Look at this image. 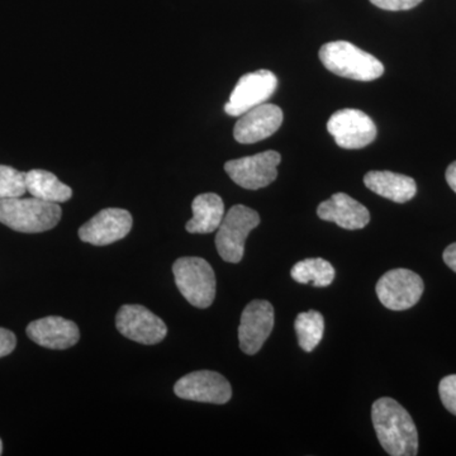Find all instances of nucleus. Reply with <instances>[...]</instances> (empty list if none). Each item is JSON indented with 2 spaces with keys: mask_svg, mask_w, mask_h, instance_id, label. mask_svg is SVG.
<instances>
[{
  "mask_svg": "<svg viewBox=\"0 0 456 456\" xmlns=\"http://www.w3.org/2000/svg\"><path fill=\"white\" fill-rule=\"evenodd\" d=\"M370 3L384 11L399 12L415 8L422 0H370Z\"/></svg>",
  "mask_w": 456,
  "mask_h": 456,
  "instance_id": "24",
  "label": "nucleus"
},
{
  "mask_svg": "<svg viewBox=\"0 0 456 456\" xmlns=\"http://www.w3.org/2000/svg\"><path fill=\"white\" fill-rule=\"evenodd\" d=\"M283 118V110L275 104H260L240 116L233 128V137L244 145L259 142L274 134Z\"/></svg>",
  "mask_w": 456,
  "mask_h": 456,
  "instance_id": "14",
  "label": "nucleus"
},
{
  "mask_svg": "<svg viewBox=\"0 0 456 456\" xmlns=\"http://www.w3.org/2000/svg\"><path fill=\"white\" fill-rule=\"evenodd\" d=\"M132 224L131 213L126 209L106 208L79 228V237L90 245H110L125 239L130 233Z\"/></svg>",
  "mask_w": 456,
  "mask_h": 456,
  "instance_id": "13",
  "label": "nucleus"
},
{
  "mask_svg": "<svg viewBox=\"0 0 456 456\" xmlns=\"http://www.w3.org/2000/svg\"><path fill=\"white\" fill-rule=\"evenodd\" d=\"M281 156L277 151L260 152L254 156L230 160L224 170L237 185L248 191L268 187L278 176Z\"/></svg>",
  "mask_w": 456,
  "mask_h": 456,
  "instance_id": "7",
  "label": "nucleus"
},
{
  "mask_svg": "<svg viewBox=\"0 0 456 456\" xmlns=\"http://www.w3.org/2000/svg\"><path fill=\"white\" fill-rule=\"evenodd\" d=\"M116 326L125 338L142 345L159 344L167 334L164 321L140 305H122L116 316Z\"/></svg>",
  "mask_w": 456,
  "mask_h": 456,
  "instance_id": "10",
  "label": "nucleus"
},
{
  "mask_svg": "<svg viewBox=\"0 0 456 456\" xmlns=\"http://www.w3.org/2000/svg\"><path fill=\"white\" fill-rule=\"evenodd\" d=\"M318 217L345 230H362L370 222L367 207L345 193H336L318 206Z\"/></svg>",
  "mask_w": 456,
  "mask_h": 456,
  "instance_id": "16",
  "label": "nucleus"
},
{
  "mask_svg": "<svg viewBox=\"0 0 456 456\" xmlns=\"http://www.w3.org/2000/svg\"><path fill=\"white\" fill-rule=\"evenodd\" d=\"M27 173L0 165V200L20 198L27 193Z\"/></svg>",
  "mask_w": 456,
  "mask_h": 456,
  "instance_id": "22",
  "label": "nucleus"
},
{
  "mask_svg": "<svg viewBox=\"0 0 456 456\" xmlns=\"http://www.w3.org/2000/svg\"><path fill=\"white\" fill-rule=\"evenodd\" d=\"M320 60L331 73L358 82H373L384 74V66L377 57L347 41L323 45Z\"/></svg>",
  "mask_w": 456,
  "mask_h": 456,
  "instance_id": "2",
  "label": "nucleus"
},
{
  "mask_svg": "<svg viewBox=\"0 0 456 456\" xmlns=\"http://www.w3.org/2000/svg\"><path fill=\"white\" fill-rule=\"evenodd\" d=\"M375 289L384 307L391 311H406L421 299L425 284L412 270L392 269L379 279Z\"/></svg>",
  "mask_w": 456,
  "mask_h": 456,
  "instance_id": "6",
  "label": "nucleus"
},
{
  "mask_svg": "<svg viewBox=\"0 0 456 456\" xmlns=\"http://www.w3.org/2000/svg\"><path fill=\"white\" fill-rule=\"evenodd\" d=\"M59 204L45 202L38 198L0 200V222L23 233H40L53 230L61 220Z\"/></svg>",
  "mask_w": 456,
  "mask_h": 456,
  "instance_id": "3",
  "label": "nucleus"
},
{
  "mask_svg": "<svg viewBox=\"0 0 456 456\" xmlns=\"http://www.w3.org/2000/svg\"><path fill=\"white\" fill-rule=\"evenodd\" d=\"M193 218L188 222L189 233H211L220 227L224 217V203L218 194L204 193L194 198L191 203Z\"/></svg>",
  "mask_w": 456,
  "mask_h": 456,
  "instance_id": "18",
  "label": "nucleus"
},
{
  "mask_svg": "<svg viewBox=\"0 0 456 456\" xmlns=\"http://www.w3.org/2000/svg\"><path fill=\"white\" fill-rule=\"evenodd\" d=\"M259 224V213L242 204L233 206L224 215L216 236V248L222 259L227 263H240L244 257L248 233Z\"/></svg>",
  "mask_w": 456,
  "mask_h": 456,
  "instance_id": "5",
  "label": "nucleus"
},
{
  "mask_svg": "<svg viewBox=\"0 0 456 456\" xmlns=\"http://www.w3.org/2000/svg\"><path fill=\"white\" fill-rule=\"evenodd\" d=\"M439 393L444 406L456 416V374L448 375L441 380Z\"/></svg>",
  "mask_w": 456,
  "mask_h": 456,
  "instance_id": "23",
  "label": "nucleus"
},
{
  "mask_svg": "<svg viewBox=\"0 0 456 456\" xmlns=\"http://www.w3.org/2000/svg\"><path fill=\"white\" fill-rule=\"evenodd\" d=\"M2 452H3V444H2V440H0V455H2Z\"/></svg>",
  "mask_w": 456,
  "mask_h": 456,
  "instance_id": "28",
  "label": "nucleus"
},
{
  "mask_svg": "<svg viewBox=\"0 0 456 456\" xmlns=\"http://www.w3.org/2000/svg\"><path fill=\"white\" fill-rule=\"evenodd\" d=\"M27 191L32 197L51 203L68 202L73 197L69 185L60 182L55 174L50 171L35 169L28 171L26 176Z\"/></svg>",
  "mask_w": 456,
  "mask_h": 456,
  "instance_id": "19",
  "label": "nucleus"
},
{
  "mask_svg": "<svg viewBox=\"0 0 456 456\" xmlns=\"http://www.w3.org/2000/svg\"><path fill=\"white\" fill-rule=\"evenodd\" d=\"M446 182H448L449 187L456 193V161L450 164L448 169H446Z\"/></svg>",
  "mask_w": 456,
  "mask_h": 456,
  "instance_id": "27",
  "label": "nucleus"
},
{
  "mask_svg": "<svg viewBox=\"0 0 456 456\" xmlns=\"http://www.w3.org/2000/svg\"><path fill=\"white\" fill-rule=\"evenodd\" d=\"M290 275L297 283H312L317 288H326L334 281L336 273L330 261L316 257L298 261L290 270Z\"/></svg>",
  "mask_w": 456,
  "mask_h": 456,
  "instance_id": "20",
  "label": "nucleus"
},
{
  "mask_svg": "<svg viewBox=\"0 0 456 456\" xmlns=\"http://www.w3.org/2000/svg\"><path fill=\"white\" fill-rule=\"evenodd\" d=\"M278 88V79L269 70H257L240 77L235 89L230 95V101L224 106L228 116L240 117L265 103Z\"/></svg>",
  "mask_w": 456,
  "mask_h": 456,
  "instance_id": "9",
  "label": "nucleus"
},
{
  "mask_svg": "<svg viewBox=\"0 0 456 456\" xmlns=\"http://www.w3.org/2000/svg\"><path fill=\"white\" fill-rule=\"evenodd\" d=\"M444 261H445L446 265L449 266L452 272L456 273V242L454 244L449 245L448 248L444 251Z\"/></svg>",
  "mask_w": 456,
  "mask_h": 456,
  "instance_id": "26",
  "label": "nucleus"
},
{
  "mask_svg": "<svg viewBox=\"0 0 456 456\" xmlns=\"http://www.w3.org/2000/svg\"><path fill=\"white\" fill-rule=\"evenodd\" d=\"M365 187L378 196L395 203H407L417 193L415 180L392 171H369L364 176Z\"/></svg>",
  "mask_w": 456,
  "mask_h": 456,
  "instance_id": "17",
  "label": "nucleus"
},
{
  "mask_svg": "<svg viewBox=\"0 0 456 456\" xmlns=\"http://www.w3.org/2000/svg\"><path fill=\"white\" fill-rule=\"evenodd\" d=\"M294 329L301 349L311 353L316 349L325 334V318L314 310L303 312L297 316Z\"/></svg>",
  "mask_w": 456,
  "mask_h": 456,
  "instance_id": "21",
  "label": "nucleus"
},
{
  "mask_svg": "<svg viewBox=\"0 0 456 456\" xmlns=\"http://www.w3.org/2000/svg\"><path fill=\"white\" fill-rule=\"evenodd\" d=\"M179 398L202 403L224 404L232 397L226 378L211 370H198L180 378L174 386Z\"/></svg>",
  "mask_w": 456,
  "mask_h": 456,
  "instance_id": "11",
  "label": "nucleus"
},
{
  "mask_svg": "<svg viewBox=\"0 0 456 456\" xmlns=\"http://www.w3.org/2000/svg\"><path fill=\"white\" fill-rule=\"evenodd\" d=\"M174 278L182 296L194 307L208 308L216 298V275L202 257H180L173 265Z\"/></svg>",
  "mask_w": 456,
  "mask_h": 456,
  "instance_id": "4",
  "label": "nucleus"
},
{
  "mask_svg": "<svg viewBox=\"0 0 456 456\" xmlns=\"http://www.w3.org/2000/svg\"><path fill=\"white\" fill-rule=\"evenodd\" d=\"M274 307L268 301L256 299L246 305L239 327L240 349L246 355L259 353L274 329Z\"/></svg>",
  "mask_w": 456,
  "mask_h": 456,
  "instance_id": "12",
  "label": "nucleus"
},
{
  "mask_svg": "<svg viewBox=\"0 0 456 456\" xmlns=\"http://www.w3.org/2000/svg\"><path fill=\"white\" fill-rule=\"evenodd\" d=\"M27 335L36 344L51 350L69 349L80 338L77 323L57 316L33 321L27 326Z\"/></svg>",
  "mask_w": 456,
  "mask_h": 456,
  "instance_id": "15",
  "label": "nucleus"
},
{
  "mask_svg": "<svg viewBox=\"0 0 456 456\" xmlns=\"http://www.w3.org/2000/svg\"><path fill=\"white\" fill-rule=\"evenodd\" d=\"M371 419L382 448L392 456H415L419 452V432L410 413L395 399H378L371 408Z\"/></svg>",
  "mask_w": 456,
  "mask_h": 456,
  "instance_id": "1",
  "label": "nucleus"
},
{
  "mask_svg": "<svg viewBox=\"0 0 456 456\" xmlns=\"http://www.w3.org/2000/svg\"><path fill=\"white\" fill-rule=\"evenodd\" d=\"M327 131L342 149L356 150L370 145L377 137V126L362 110L345 108L330 117Z\"/></svg>",
  "mask_w": 456,
  "mask_h": 456,
  "instance_id": "8",
  "label": "nucleus"
},
{
  "mask_svg": "<svg viewBox=\"0 0 456 456\" xmlns=\"http://www.w3.org/2000/svg\"><path fill=\"white\" fill-rule=\"evenodd\" d=\"M17 338L13 332L0 327V358L9 355L16 349Z\"/></svg>",
  "mask_w": 456,
  "mask_h": 456,
  "instance_id": "25",
  "label": "nucleus"
}]
</instances>
